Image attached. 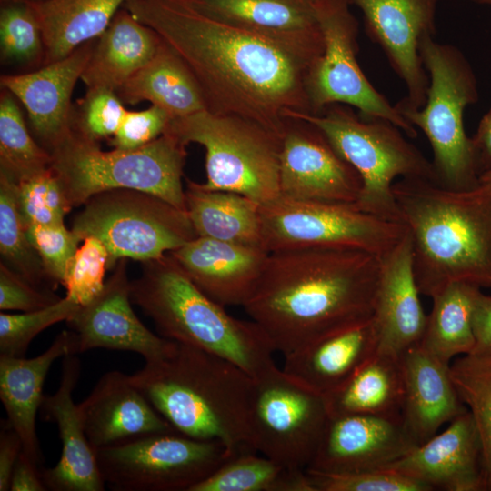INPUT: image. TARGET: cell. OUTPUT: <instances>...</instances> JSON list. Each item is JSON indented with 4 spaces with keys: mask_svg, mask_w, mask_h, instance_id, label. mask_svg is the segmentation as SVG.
Listing matches in <instances>:
<instances>
[{
    "mask_svg": "<svg viewBox=\"0 0 491 491\" xmlns=\"http://www.w3.org/2000/svg\"><path fill=\"white\" fill-rule=\"evenodd\" d=\"M123 7L184 60L209 112L244 117L280 136L290 113L311 114L310 65L283 45L210 18L186 0H127Z\"/></svg>",
    "mask_w": 491,
    "mask_h": 491,
    "instance_id": "6da1fadb",
    "label": "cell"
},
{
    "mask_svg": "<svg viewBox=\"0 0 491 491\" xmlns=\"http://www.w3.org/2000/svg\"><path fill=\"white\" fill-rule=\"evenodd\" d=\"M379 256L355 248L269 252L244 308L284 357L373 316Z\"/></svg>",
    "mask_w": 491,
    "mask_h": 491,
    "instance_id": "7a4b0ae2",
    "label": "cell"
},
{
    "mask_svg": "<svg viewBox=\"0 0 491 491\" xmlns=\"http://www.w3.org/2000/svg\"><path fill=\"white\" fill-rule=\"evenodd\" d=\"M393 194L421 295L433 297L455 283L491 287V196L424 178H400Z\"/></svg>",
    "mask_w": 491,
    "mask_h": 491,
    "instance_id": "3957f363",
    "label": "cell"
},
{
    "mask_svg": "<svg viewBox=\"0 0 491 491\" xmlns=\"http://www.w3.org/2000/svg\"><path fill=\"white\" fill-rule=\"evenodd\" d=\"M129 379L179 433L219 441L232 456L257 452L249 426L254 378L233 363L176 342Z\"/></svg>",
    "mask_w": 491,
    "mask_h": 491,
    "instance_id": "277c9868",
    "label": "cell"
},
{
    "mask_svg": "<svg viewBox=\"0 0 491 491\" xmlns=\"http://www.w3.org/2000/svg\"><path fill=\"white\" fill-rule=\"evenodd\" d=\"M142 264L141 276L131 281V299L152 319L159 336L218 356L254 379L276 366V351L260 326L229 315L169 253Z\"/></svg>",
    "mask_w": 491,
    "mask_h": 491,
    "instance_id": "5b68a950",
    "label": "cell"
},
{
    "mask_svg": "<svg viewBox=\"0 0 491 491\" xmlns=\"http://www.w3.org/2000/svg\"><path fill=\"white\" fill-rule=\"evenodd\" d=\"M50 155L73 207L104 191L131 189L186 211L182 183L186 145L169 132L139 148L104 151L72 127Z\"/></svg>",
    "mask_w": 491,
    "mask_h": 491,
    "instance_id": "8992f818",
    "label": "cell"
},
{
    "mask_svg": "<svg viewBox=\"0 0 491 491\" xmlns=\"http://www.w3.org/2000/svg\"><path fill=\"white\" fill-rule=\"evenodd\" d=\"M420 56L429 78L425 105H395L430 143L434 181L443 188L467 192L478 186L473 143L464 126L465 109L478 100L474 70L456 46L426 36Z\"/></svg>",
    "mask_w": 491,
    "mask_h": 491,
    "instance_id": "52a82bcc",
    "label": "cell"
},
{
    "mask_svg": "<svg viewBox=\"0 0 491 491\" xmlns=\"http://www.w3.org/2000/svg\"><path fill=\"white\" fill-rule=\"evenodd\" d=\"M287 117L307 121L319 128L356 169L362 188L353 205L363 212L403 223L393 194L395 180L434 181L431 161L387 120L363 118L351 106L342 104L328 105L318 115L290 113Z\"/></svg>",
    "mask_w": 491,
    "mask_h": 491,
    "instance_id": "ba28073f",
    "label": "cell"
},
{
    "mask_svg": "<svg viewBox=\"0 0 491 491\" xmlns=\"http://www.w3.org/2000/svg\"><path fill=\"white\" fill-rule=\"evenodd\" d=\"M165 132L185 145L196 143L205 147L203 188L237 193L261 205L280 196L282 136L265 126L203 110L172 119Z\"/></svg>",
    "mask_w": 491,
    "mask_h": 491,
    "instance_id": "9c48e42d",
    "label": "cell"
},
{
    "mask_svg": "<svg viewBox=\"0 0 491 491\" xmlns=\"http://www.w3.org/2000/svg\"><path fill=\"white\" fill-rule=\"evenodd\" d=\"M83 241L99 239L108 252V267L120 259L146 262L171 253L197 234L186 211L149 193L113 189L93 195L71 228Z\"/></svg>",
    "mask_w": 491,
    "mask_h": 491,
    "instance_id": "30bf717a",
    "label": "cell"
},
{
    "mask_svg": "<svg viewBox=\"0 0 491 491\" xmlns=\"http://www.w3.org/2000/svg\"><path fill=\"white\" fill-rule=\"evenodd\" d=\"M95 453L105 485L114 491H191L232 456L219 441L178 431L139 435Z\"/></svg>",
    "mask_w": 491,
    "mask_h": 491,
    "instance_id": "8fae6325",
    "label": "cell"
},
{
    "mask_svg": "<svg viewBox=\"0 0 491 491\" xmlns=\"http://www.w3.org/2000/svg\"><path fill=\"white\" fill-rule=\"evenodd\" d=\"M264 247L355 248L381 256L406 235L404 223L388 221L353 204L294 200L279 196L260 205Z\"/></svg>",
    "mask_w": 491,
    "mask_h": 491,
    "instance_id": "7c38bea8",
    "label": "cell"
},
{
    "mask_svg": "<svg viewBox=\"0 0 491 491\" xmlns=\"http://www.w3.org/2000/svg\"><path fill=\"white\" fill-rule=\"evenodd\" d=\"M352 4V0L316 1L324 50L306 77L311 114L318 115L333 104L346 105L356 107L363 118L387 120L416 138V128L372 85L358 65V22L350 10Z\"/></svg>",
    "mask_w": 491,
    "mask_h": 491,
    "instance_id": "4fadbf2b",
    "label": "cell"
},
{
    "mask_svg": "<svg viewBox=\"0 0 491 491\" xmlns=\"http://www.w3.org/2000/svg\"><path fill=\"white\" fill-rule=\"evenodd\" d=\"M329 418L325 396L276 366L254 379L249 426L261 455L289 469H306Z\"/></svg>",
    "mask_w": 491,
    "mask_h": 491,
    "instance_id": "5bb4252c",
    "label": "cell"
},
{
    "mask_svg": "<svg viewBox=\"0 0 491 491\" xmlns=\"http://www.w3.org/2000/svg\"><path fill=\"white\" fill-rule=\"evenodd\" d=\"M361 188L358 173L319 128L299 118L287 119L280 152V196L354 204Z\"/></svg>",
    "mask_w": 491,
    "mask_h": 491,
    "instance_id": "9a60e30c",
    "label": "cell"
},
{
    "mask_svg": "<svg viewBox=\"0 0 491 491\" xmlns=\"http://www.w3.org/2000/svg\"><path fill=\"white\" fill-rule=\"evenodd\" d=\"M126 259H120L103 289L66 320L75 355L95 348L130 351L152 362L168 356L176 342L150 331L132 308Z\"/></svg>",
    "mask_w": 491,
    "mask_h": 491,
    "instance_id": "2e32d148",
    "label": "cell"
},
{
    "mask_svg": "<svg viewBox=\"0 0 491 491\" xmlns=\"http://www.w3.org/2000/svg\"><path fill=\"white\" fill-rule=\"evenodd\" d=\"M362 12L367 35L376 43L406 88L398 104L422 107L429 78L420 56L422 40L436 34L438 0H352Z\"/></svg>",
    "mask_w": 491,
    "mask_h": 491,
    "instance_id": "e0dca14e",
    "label": "cell"
},
{
    "mask_svg": "<svg viewBox=\"0 0 491 491\" xmlns=\"http://www.w3.org/2000/svg\"><path fill=\"white\" fill-rule=\"evenodd\" d=\"M416 446L402 419L366 414L329 416L306 470L342 474L384 468Z\"/></svg>",
    "mask_w": 491,
    "mask_h": 491,
    "instance_id": "ac0fdd59",
    "label": "cell"
},
{
    "mask_svg": "<svg viewBox=\"0 0 491 491\" xmlns=\"http://www.w3.org/2000/svg\"><path fill=\"white\" fill-rule=\"evenodd\" d=\"M203 15L268 38L311 64L323 53L316 0H186Z\"/></svg>",
    "mask_w": 491,
    "mask_h": 491,
    "instance_id": "d6986e66",
    "label": "cell"
},
{
    "mask_svg": "<svg viewBox=\"0 0 491 491\" xmlns=\"http://www.w3.org/2000/svg\"><path fill=\"white\" fill-rule=\"evenodd\" d=\"M95 40L38 70L1 76V86L25 106L35 135L49 153L72 129L71 96Z\"/></svg>",
    "mask_w": 491,
    "mask_h": 491,
    "instance_id": "ffe728a7",
    "label": "cell"
},
{
    "mask_svg": "<svg viewBox=\"0 0 491 491\" xmlns=\"http://www.w3.org/2000/svg\"><path fill=\"white\" fill-rule=\"evenodd\" d=\"M431 490L486 491L481 440L467 410L449 426L386 467Z\"/></svg>",
    "mask_w": 491,
    "mask_h": 491,
    "instance_id": "44dd1931",
    "label": "cell"
},
{
    "mask_svg": "<svg viewBox=\"0 0 491 491\" xmlns=\"http://www.w3.org/2000/svg\"><path fill=\"white\" fill-rule=\"evenodd\" d=\"M59 386L55 393L44 396L41 414L57 426L62 450L59 461L51 468H41L42 479L51 491H103L105 485L73 399L81 372L75 355L62 360Z\"/></svg>",
    "mask_w": 491,
    "mask_h": 491,
    "instance_id": "7402d4cb",
    "label": "cell"
},
{
    "mask_svg": "<svg viewBox=\"0 0 491 491\" xmlns=\"http://www.w3.org/2000/svg\"><path fill=\"white\" fill-rule=\"evenodd\" d=\"M169 254L210 298L224 306H244L261 278L269 252L197 236Z\"/></svg>",
    "mask_w": 491,
    "mask_h": 491,
    "instance_id": "603a6c76",
    "label": "cell"
},
{
    "mask_svg": "<svg viewBox=\"0 0 491 491\" xmlns=\"http://www.w3.org/2000/svg\"><path fill=\"white\" fill-rule=\"evenodd\" d=\"M379 259V281L372 321L378 337V349L400 356L420 344L427 320L413 273L408 230L400 242Z\"/></svg>",
    "mask_w": 491,
    "mask_h": 491,
    "instance_id": "cb8c5ba5",
    "label": "cell"
},
{
    "mask_svg": "<svg viewBox=\"0 0 491 491\" xmlns=\"http://www.w3.org/2000/svg\"><path fill=\"white\" fill-rule=\"evenodd\" d=\"M77 406L94 451L139 435L176 431L118 370L105 373Z\"/></svg>",
    "mask_w": 491,
    "mask_h": 491,
    "instance_id": "d4e9b609",
    "label": "cell"
},
{
    "mask_svg": "<svg viewBox=\"0 0 491 491\" xmlns=\"http://www.w3.org/2000/svg\"><path fill=\"white\" fill-rule=\"evenodd\" d=\"M399 358L404 382L401 419L407 434L420 446L467 408L452 381L449 364L420 344L404 351Z\"/></svg>",
    "mask_w": 491,
    "mask_h": 491,
    "instance_id": "484cf974",
    "label": "cell"
},
{
    "mask_svg": "<svg viewBox=\"0 0 491 491\" xmlns=\"http://www.w3.org/2000/svg\"><path fill=\"white\" fill-rule=\"evenodd\" d=\"M75 355L70 330L59 333L51 346L33 358L0 356V399L5 420L19 436L24 454L42 468L44 456L36 435L35 417L43 401V387L55 360Z\"/></svg>",
    "mask_w": 491,
    "mask_h": 491,
    "instance_id": "4316f807",
    "label": "cell"
},
{
    "mask_svg": "<svg viewBox=\"0 0 491 491\" xmlns=\"http://www.w3.org/2000/svg\"><path fill=\"white\" fill-rule=\"evenodd\" d=\"M377 350L378 337L371 318L284 357L282 369L326 395L346 381Z\"/></svg>",
    "mask_w": 491,
    "mask_h": 491,
    "instance_id": "83f0119b",
    "label": "cell"
},
{
    "mask_svg": "<svg viewBox=\"0 0 491 491\" xmlns=\"http://www.w3.org/2000/svg\"><path fill=\"white\" fill-rule=\"evenodd\" d=\"M161 43L155 30L123 7L96 38L80 80L87 88L116 92L153 58Z\"/></svg>",
    "mask_w": 491,
    "mask_h": 491,
    "instance_id": "f1b7e54d",
    "label": "cell"
},
{
    "mask_svg": "<svg viewBox=\"0 0 491 491\" xmlns=\"http://www.w3.org/2000/svg\"><path fill=\"white\" fill-rule=\"evenodd\" d=\"M116 94L124 104L148 101L165 110L172 119L206 110L203 92L195 75L163 39L153 58Z\"/></svg>",
    "mask_w": 491,
    "mask_h": 491,
    "instance_id": "f546056e",
    "label": "cell"
},
{
    "mask_svg": "<svg viewBox=\"0 0 491 491\" xmlns=\"http://www.w3.org/2000/svg\"><path fill=\"white\" fill-rule=\"evenodd\" d=\"M324 396L329 416L366 414L401 419L404 382L399 356L378 349L346 381Z\"/></svg>",
    "mask_w": 491,
    "mask_h": 491,
    "instance_id": "4dcf8cb0",
    "label": "cell"
},
{
    "mask_svg": "<svg viewBox=\"0 0 491 491\" xmlns=\"http://www.w3.org/2000/svg\"><path fill=\"white\" fill-rule=\"evenodd\" d=\"M126 1H27L35 14L43 35V64L63 59L83 44L96 39Z\"/></svg>",
    "mask_w": 491,
    "mask_h": 491,
    "instance_id": "1f68e13d",
    "label": "cell"
},
{
    "mask_svg": "<svg viewBox=\"0 0 491 491\" xmlns=\"http://www.w3.org/2000/svg\"><path fill=\"white\" fill-rule=\"evenodd\" d=\"M185 200L198 236L265 248L258 203L237 193L205 189L191 180Z\"/></svg>",
    "mask_w": 491,
    "mask_h": 491,
    "instance_id": "d6a6232c",
    "label": "cell"
},
{
    "mask_svg": "<svg viewBox=\"0 0 491 491\" xmlns=\"http://www.w3.org/2000/svg\"><path fill=\"white\" fill-rule=\"evenodd\" d=\"M479 287L455 283L434 296L420 346L446 364L475 348L472 326L474 298Z\"/></svg>",
    "mask_w": 491,
    "mask_h": 491,
    "instance_id": "836d02e7",
    "label": "cell"
},
{
    "mask_svg": "<svg viewBox=\"0 0 491 491\" xmlns=\"http://www.w3.org/2000/svg\"><path fill=\"white\" fill-rule=\"evenodd\" d=\"M191 491H315L306 469H289L257 452L229 457Z\"/></svg>",
    "mask_w": 491,
    "mask_h": 491,
    "instance_id": "e575fe53",
    "label": "cell"
},
{
    "mask_svg": "<svg viewBox=\"0 0 491 491\" xmlns=\"http://www.w3.org/2000/svg\"><path fill=\"white\" fill-rule=\"evenodd\" d=\"M450 375L477 429L486 491H491V351L458 356L450 364Z\"/></svg>",
    "mask_w": 491,
    "mask_h": 491,
    "instance_id": "d590c367",
    "label": "cell"
},
{
    "mask_svg": "<svg viewBox=\"0 0 491 491\" xmlns=\"http://www.w3.org/2000/svg\"><path fill=\"white\" fill-rule=\"evenodd\" d=\"M15 97L0 96V173L16 184L51 166L50 153L29 133Z\"/></svg>",
    "mask_w": 491,
    "mask_h": 491,
    "instance_id": "8d00e7d4",
    "label": "cell"
},
{
    "mask_svg": "<svg viewBox=\"0 0 491 491\" xmlns=\"http://www.w3.org/2000/svg\"><path fill=\"white\" fill-rule=\"evenodd\" d=\"M0 254L1 262L33 286L44 289V283H47L54 287L28 239L26 226L19 210L16 183L1 173Z\"/></svg>",
    "mask_w": 491,
    "mask_h": 491,
    "instance_id": "74e56055",
    "label": "cell"
},
{
    "mask_svg": "<svg viewBox=\"0 0 491 491\" xmlns=\"http://www.w3.org/2000/svg\"><path fill=\"white\" fill-rule=\"evenodd\" d=\"M2 61L18 64L44 62L45 45L37 18L25 0H4L0 11Z\"/></svg>",
    "mask_w": 491,
    "mask_h": 491,
    "instance_id": "f35d334b",
    "label": "cell"
},
{
    "mask_svg": "<svg viewBox=\"0 0 491 491\" xmlns=\"http://www.w3.org/2000/svg\"><path fill=\"white\" fill-rule=\"evenodd\" d=\"M19 210L25 226L64 222L73 208L63 185L50 166L16 184Z\"/></svg>",
    "mask_w": 491,
    "mask_h": 491,
    "instance_id": "ab89813d",
    "label": "cell"
},
{
    "mask_svg": "<svg viewBox=\"0 0 491 491\" xmlns=\"http://www.w3.org/2000/svg\"><path fill=\"white\" fill-rule=\"evenodd\" d=\"M79 307L68 296L45 308L0 314V356H25L32 340L42 331L61 321H66Z\"/></svg>",
    "mask_w": 491,
    "mask_h": 491,
    "instance_id": "60d3db41",
    "label": "cell"
},
{
    "mask_svg": "<svg viewBox=\"0 0 491 491\" xmlns=\"http://www.w3.org/2000/svg\"><path fill=\"white\" fill-rule=\"evenodd\" d=\"M108 261V252L104 244L96 237H85L65 270L63 285L66 296L79 306L92 300L105 286Z\"/></svg>",
    "mask_w": 491,
    "mask_h": 491,
    "instance_id": "b9f144b4",
    "label": "cell"
},
{
    "mask_svg": "<svg viewBox=\"0 0 491 491\" xmlns=\"http://www.w3.org/2000/svg\"><path fill=\"white\" fill-rule=\"evenodd\" d=\"M125 112L116 92L105 87L87 88L85 96L73 106L72 127L98 142L115 135Z\"/></svg>",
    "mask_w": 491,
    "mask_h": 491,
    "instance_id": "7bdbcfd3",
    "label": "cell"
},
{
    "mask_svg": "<svg viewBox=\"0 0 491 491\" xmlns=\"http://www.w3.org/2000/svg\"><path fill=\"white\" fill-rule=\"evenodd\" d=\"M306 472L315 491H432L427 485L389 468L342 474Z\"/></svg>",
    "mask_w": 491,
    "mask_h": 491,
    "instance_id": "ee69618b",
    "label": "cell"
},
{
    "mask_svg": "<svg viewBox=\"0 0 491 491\" xmlns=\"http://www.w3.org/2000/svg\"><path fill=\"white\" fill-rule=\"evenodd\" d=\"M26 233L54 287L63 284L67 265L81 238L65 222L30 225Z\"/></svg>",
    "mask_w": 491,
    "mask_h": 491,
    "instance_id": "f6af8a7d",
    "label": "cell"
},
{
    "mask_svg": "<svg viewBox=\"0 0 491 491\" xmlns=\"http://www.w3.org/2000/svg\"><path fill=\"white\" fill-rule=\"evenodd\" d=\"M171 120V116L165 110L155 105L141 111L126 110L109 143L116 149L142 147L161 136Z\"/></svg>",
    "mask_w": 491,
    "mask_h": 491,
    "instance_id": "bcb514c9",
    "label": "cell"
},
{
    "mask_svg": "<svg viewBox=\"0 0 491 491\" xmlns=\"http://www.w3.org/2000/svg\"><path fill=\"white\" fill-rule=\"evenodd\" d=\"M61 299L51 290L40 289L0 262L1 311H35L49 306Z\"/></svg>",
    "mask_w": 491,
    "mask_h": 491,
    "instance_id": "7dc6e473",
    "label": "cell"
},
{
    "mask_svg": "<svg viewBox=\"0 0 491 491\" xmlns=\"http://www.w3.org/2000/svg\"><path fill=\"white\" fill-rule=\"evenodd\" d=\"M472 326L476 340L472 353L491 351V296L481 289L474 298Z\"/></svg>",
    "mask_w": 491,
    "mask_h": 491,
    "instance_id": "c3c4849f",
    "label": "cell"
},
{
    "mask_svg": "<svg viewBox=\"0 0 491 491\" xmlns=\"http://www.w3.org/2000/svg\"><path fill=\"white\" fill-rule=\"evenodd\" d=\"M22 451L18 434L4 421L0 430V491L10 490L13 469Z\"/></svg>",
    "mask_w": 491,
    "mask_h": 491,
    "instance_id": "681fc988",
    "label": "cell"
},
{
    "mask_svg": "<svg viewBox=\"0 0 491 491\" xmlns=\"http://www.w3.org/2000/svg\"><path fill=\"white\" fill-rule=\"evenodd\" d=\"M11 491L47 490L42 479L41 468L35 465L22 451L13 469Z\"/></svg>",
    "mask_w": 491,
    "mask_h": 491,
    "instance_id": "f907efd6",
    "label": "cell"
},
{
    "mask_svg": "<svg viewBox=\"0 0 491 491\" xmlns=\"http://www.w3.org/2000/svg\"><path fill=\"white\" fill-rule=\"evenodd\" d=\"M476 167L480 176L491 169V108L482 117L473 137Z\"/></svg>",
    "mask_w": 491,
    "mask_h": 491,
    "instance_id": "816d5d0a",
    "label": "cell"
},
{
    "mask_svg": "<svg viewBox=\"0 0 491 491\" xmlns=\"http://www.w3.org/2000/svg\"><path fill=\"white\" fill-rule=\"evenodd\" d=\"M476 189L485 195L491 196V169L479 176L478 186Z\"/></svg>",
    "mask_w": 491,
    "mask_h": 491,
    "instance_id": "f5cc1de1",
    "label": "cell"
},
{
    "mask_svg": "<svg viewBox=\"0 0 491 491\" xmlns=\"http://www.w3.org/2000/svg\"><path fill=\"white\" fill-rule=\"evenodd\" d=\"M472 1L479 5H491V0H472Z\"/></svg>",
    "mask_w": 491,
    "mask_h": 491,
    "instance_id": "db71d44e",
    "label": "cell"
},
{
    "mask_svg": "<svg viewBox=\"0 0 491 491\" xmlns=\"http://www.w3.org/2000/svg\"><path fill=\"white\" fill-rule=\"evenodd\" d=\"M26 1H42V0H26Z\"/></svg>",
    "mask_w": 491,
    "mask_h": 491,
    "instance_id": "11a10c76",
    "label": "cell"
}]
</instances>
